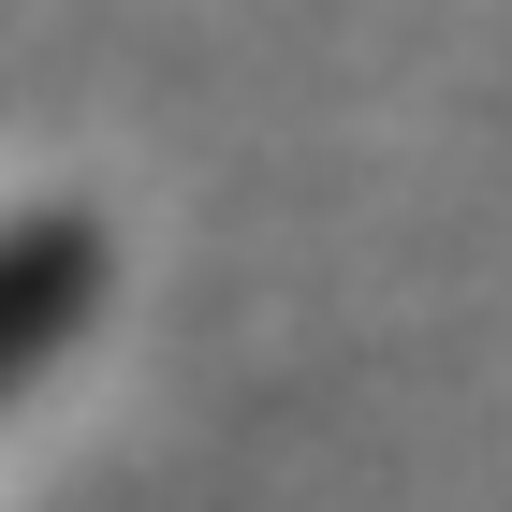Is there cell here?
Masks as SVG:
<instances>
[{
	"instance_id": "cell-1",
	"label": "cell",
	"mask_w": 512,
	"mask_h": 512,
	"mask_svg": "<svg viewBox=\"0 0 512 512\" xmlns=\"http://www.w3.org/2000/svg\"><path fill=\"white\" fill-rule=\"evenodd\" d=\"M103 293V235L88 220H0V381H30Z\"/></svg>"
}]
</instances>
